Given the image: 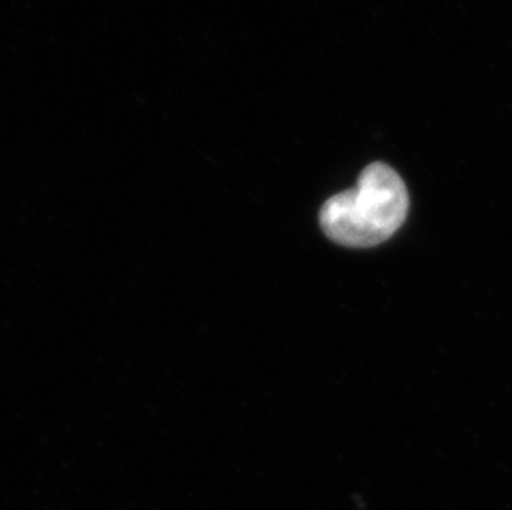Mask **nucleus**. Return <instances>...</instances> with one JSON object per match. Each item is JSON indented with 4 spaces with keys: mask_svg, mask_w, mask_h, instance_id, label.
I'll list each match as a JSON object with an SVG mask.
<instances>
[{
    "mask_svg": "<svg viewBox=\"0 0 512 510\" xmlns=\"http://www.w3.org/2000/svg\"><path fill=\"white\" fill-rule=\"evenodd\" d=\"M408 191L388 164L363 169L357 188L330 198L320 211V226L340 246L373 247L388 241L408 214Z\"/></svg>",
    "mask_w": 512,
    "mask_h": 510,
    "instance_id": "nucleus-1",
    "label": "nucleus"
}]
</instances>
